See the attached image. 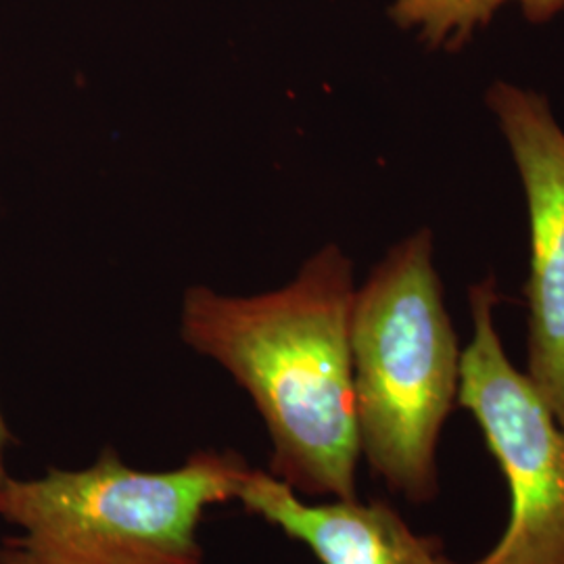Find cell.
Returning <instances> with one entry per match:
<instances>
[{"label":"cell","mask_w":564,"mask_h":564,"mask_svg":"<svg viewBox=\"0 0 564 564\" xmlns=\"http://www.w3.org/2000/svg\"><path fill=\"white\" fill-rule=\"evenodd\" d=\"M354 295L351 262L335 245L281 291L224 297L195 286L184 295L182 339L249 393L272 445L268 473L305 498H358Z\"/></svg>","instance_id":"obj_1"},{"label":"cell","mask_w":564,"mask_h":564,"mask_svg":"<svg viewBox=\"0 0 564 564\" xmlns=\"http://www.w3.org/2000/svg\"><path fill=\"white\" fill-rule=\"evenodd\" d=\"M247 464L237 452L197 449L170 470H139L107 445L95 464L51 466L0 484V564H203L199 524L237 502Z\"/></svg>","instance_id":"obj_2"},{"label":"cell","mask_w":564,"mask_h":564,"mask_svg":"<svg viewBox=\"0 0 564 564\" xmlns=\"http://www.w3.org/2000/svg\"><path fill=\"white\" fill-rule=\"evenodd\" d=\"M349 347L360 456L393 494L431 502L437 440L460 384L431 230L393 247L354 295Z\"/></svg>","instance_id":"obj_3"},{"label":"cell","mask_w":564,"mask_h":564,"mask_svg":"<svg viewBox=\"0 0 564 564\" xmlns=\"http://www.w3.org/2000/svg\"><path fill=\"white\" fill-rule=\"evenodd\" d=\"M475 335L460 354L458 403L484 431L510 489L505 535L473 564H564V429L506 356L496 282L470 289Z\"/></svg>","instance_id":"obj_4"},{"label":"cell","mask_w":564,"mask_h":564,"mask_svg":"<svg viewBox=\"0 0 564 564\" xmlns=\"http://www.w3.org/2000/svg\"><path fill=\"white\" fill-rule=\"evenodd\" d=\"M487 105L519 165L529 205L527 377L564 429V132L538 93L496 82Z\"/></svg>","instance_id":"obj_5"},{"label":"cell","mask_w":564,"mask_h":564,"mask_svg":"<svg viewBox=\"0 0 564 564\" xmlns=\"http://www.w3.org/2000/svg\"><path fill=\"white\" fill-rule=\"evenodd\" d=\"M237 502L305 545L321 564H454L435 538L416 535L381 500L305 502L268 470L247 468Z\"/></svg>","instance_id":"obj_6"},{"label":"cell","mask_w":564,"mask_h":564,"mask_svg":"<svg viewBox=\"0 0 564 564\" xmlns=\"http://www.w3.org/2000/svg\"><path fill=\"white\" fill-rule=\"evenodd\" d=\"M508 2H519L531 23L564 11V0H395L389 15L403 30H416L429 48L458 51Z\"/></svg>","instance_id":"obj_7"},{"label":"cell","mask_w":564,"mask_h":564,"mask_svg":"<svg viewBox=\"0 0 564 564\" xmlns=\"http://www.w3.org/2000/svg\"><path fill=\"white\" fill-rule=\"evenodd\" d=\"M13 445H15L13 433H11L9 424L4 421V414H2V410H0V484L11 475V473L7 470V454H9V449H11Z\"/></svg>","instance_id":"obj_8"}]
</instances>
